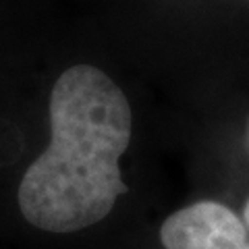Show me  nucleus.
I'll list each match as a JSON object with an SVG mask.
<instances>
[{
  "instance_id": "1",
  "label": "nucleus",
  "mask_w": 249,
  "mask_h": 249,
  "mask_svg": "<svg viewBox=\"0 0 249 249\" xmlns=\"http://www.w3.org/2000/svg\"><path fill=\"white\" fill-rule=\"evenodd\" d=\"M50 143L21 178L23 218L46 232H75L112 212L129 191L121 156L131 143L133 112L104 71L75 65L50 93Z\"/></svg>"
},
{
  "instance_id": "2",
  "label": "nucleus",
  "mask_w": 249,
  "mask_h": 249,
  "mask_svg": "<svg viewBox=\"0 0 249 249\" xmlns=\"http://www.w3.org/2000/svg\"><path fill=\"white\" fill-rule=\"evenodd\" d=\"M160 241L164 249H245L247 231L231 208L204 199L170 214Z\"/></svg>"
},
{
  "instance_id": "3",
  "label": "nucleus",
  "mask_w": 249,
  "mask_h": 249,
  "mask_svg": "<svg viewBox=\"0 0 249 249\" xmlns=\"http://www.w3.org/2000/svg\"><path fill=\"white\" fill-rule=\"evenodd\" d=\"M243 218H245V224L249 227V199H247V204H245V208H243Z\"/></svg>"
},
{
  "instance_id": "4",
  "label": "nucleus",
  "mask_w": 249,
  "mask_h": 249,
  "mask_svg": "<svg viewBox=\"0 0 249 249\" xmlns=\"http://www.w3.org/2000/svg\"><path fill=\"white\" fill-rule=\"evenodd\" d=\"M245 249H249V243H247V245H245Z\"/></svg>"
}]
</instances>
